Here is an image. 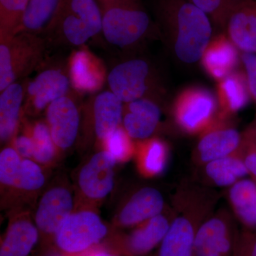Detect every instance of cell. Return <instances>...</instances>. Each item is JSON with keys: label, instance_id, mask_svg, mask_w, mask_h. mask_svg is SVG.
<instances>
[{"label": "cell", "instance_id": "484cf974", "mask_svg": "<svg viewBox=\"0 0 256 256\" xmlns=\"http://www.w3.org/2000/svg\"><path fill=\"white\" fill-rule=\"evenodd\" d=\"M228 200L237 218L249 230L256 229V182L244 178L230 188Z\"/></svg>", "mask_w": 256, "mask_h": 256}, {"label": "cell", "instance_id": "d4e9b609", "mask_svg": "<svg viewBox=\"0 0 256 256\" xmlns=\"http://www.w3.org/2000/svg\"><path fill=\"white\" fill-rule=\"evenodd\" d=\"M62 2L63 0H28L18 33L26 32L45 38Z\"/></svg>", "mask_w": 256, "mask_h": 256}, {"label": "cell", "instance_id": "60d3db41", "mask_svg": "<svg viewBox=\"0 0 256 256\" xmlns=\"http://www.w3.org/2000/svg\"><path fill=\"white\" fill-rule=\"evenodd\" d=\"M54 256H73L68 255V254H63V252H62V254H58V255H55Z\"/></svg>", "mask_w": 256, "mask_h": 256}, {"label": "cell", "instance_id": "9a60e30c", "mask_svg": "<svg viewBox=\"0 0 256 256\" xmlns=\"http://www.w3.org/2000/svg\"><path fill=\"white\" fill-rule=\"evenodd\" d=\"M67 63L72 89L78 94H96L107 82L102 62L84 46L73 52Z\"/></svg>", "mask_w": 256, "mask_h": 256}, {"label": "cell", "instance_id": "83f0119b", "mask_svg": "<svg viewBox=\"0 0 256 256\" xmlns=\"http://www.w3.org/2000/svg\"><path fill=\"white\" fill-rule=\"evenodd\" d=\"M137 151L138 166L144 176H156L164 171L169 158V148L164 141L156 138L139 141Z\"/></svg>", "mask_w": 256, "mask_h": 256}, {"label": "cell", "instance_id": "603a6c76", "mask_svg": "<svg viewBox=\"0 0 256 256\" xmlns=\"http://www.w3.org/2000/svg\"><path fill=\"white\" fill-rule=\"evenodd\" d=\"M0 139L6 142L15 137L24 101L25 82L11 84L0 92Z\"/></svg>", "mask_w": 256, "mask_h": 256}, {"label": "cell", "instance_id": "d6986e66", "mask_svg": "<svg viewBox=\"0 0 256 256\" xmlns=\"http://www.w3.org/2000/svg\"><path fill=\"white\" fill-rule=\"evenodd\" d=\"M239 52L226 34H220L210 40L200 60L205 72L218 82L235 72L240 62Z\"/></svg>", "mask_w": 256, "mask_h": 256}, {"label": "cell", "instance_id": "e0dca14e", "mask_svg": "<svg viewBox=\"0 0 256 256\" xmlns=\"http://www.w3.org/2000/svg\"><path fill=\"white\" fill-rule=\"evenodd\" d=\"M172 220L161 214L143 222L130 234L119 239L116 250L126 256L146 255L161 244Z\"/></svg>", "mask_w": 256, "mask_h": 256}, {"label": "cell", "instance_id": "8992f818", "mask_svg": "<svg viewBox=\"0 0 256 256\" xmlns=\"http://www.w3.org/2000/svg\"><path fill=\"white\" fill-rule=\"evenodd\" d=\"M107 84L109 90L124 104L159 96L154 69L142 58H128L114 64L108 73Z\"/></svg>", "mask_w": 256, "mask_h": 256}, {"label": "cell", "instance_id": "5bb4252c", "mask_svg": "<svg viewBox=\"0 0 256 256\" xmlns=\"http://www.w3.org/2000/svg\"><path fill=\"white\" fill-rule=\"evenodd\" d=\"M92 134L104 141L109 134L122 126L124 104L109 90L96 92L86 106Z\"/></svg>", "mask_w": 256, "mask_h": 256}, {"label": "cell", "instance_id": "52a82bcc", "mask_svg": "<svg viewBox=\"0 0 256 256\" xmlns=\"http://www.w3.org/2000/svg\"><path fill=\"white\" fill-rule=\"evenodd\" d=\"M30 80L25 82L23 111L38 114L54 101L72 92L68 63L47 58Z\"/></svg>", "mask_w": 256, "mask_h": 256}, {"label": "cell", "instance_id": "ffe728a7", "mask_svg": "<svg viewBox=\"0 0 256 256\" xmlns=\"http://www.w3.org/2000/svg\"><path fill=\"white\" fill-rule=\"evenodd\" d=\"M226 30L240 52L256 54V0H244L238 5L229 16Z\"/></svg>", "mask_w": 256, "mask_h": 256}, {"label": "cell", "instance_id": "f1b7e54d", "mask_svg": "<svg viewBox=\"0 0 256 256\" xmlns=\"http://www.w3.org/2000/svg\"><path fill=\"white\" fill-rule=\"evenodd\" d=\"M28 0H0V41L18 33Z\"/></svg>", "mask_w": 256, "mask_h": 256}, {"label": "cell", "instance_id": "4316f807", "mask_svg": "<svg viewBox=\"0 0 256 256\" xmlns=\"http://www.w3.org/2000/svg\"><path fill=\"white\" fill-rule=\"evenodd\" d=\"M204 166L207 178L218 186H232L249 174L242 150L235 154L214 160Z\"/></svg>", "mask_w": 256, "mask_h": 256}, {"label": "cell", "instance_id": "7c38bea8", "mask_svg": "<svg viewBox=\"0 0 256 256\" xmlns=\"http://www.w3.org/2000/svg\"><path fill=\"white\" fill-rule=\"evenodd\" d=\"M76 94L77 92L72 90L52 102L45 110L46 122L54 142L62 150L73 146L78 136L80 114Z\"/></svg>", "mask_w": 256, "mask_h": 256}, {"label": "cell", "instance_id": "6da1fadb", "mask_svg": "<svg viewBox=\"0 0 256 256\" xmlns=\"http://www.w3.org/2000/svg\"><path fill=\"white\" fill-rule=\"evenodd\" d=\"M160 23L178 60H200L212 35L210 16L188 0H159Z\"/></svg>", "mask_w": 256, "mask_h": 256}, {"label": "cell", "instance_id": "277c9868", "mask_svg": "<svg viewBox=\"0 0 256 256\" xmlns=\"http://www.w3.org/2000/svg\"><path fill=\"white\" fill-rule=\"evenodd\" d=\"M102 34V15L97 0H63L45 38L66 46H84Z\"/></svg>", "mask_w": 256, "mask_h": 256}, {"label": "cell", "instance_id": "9c48e42d", "mask_svg": "<svg viewBox=\"0 0 256 256\" xmlns=\"http://www.w3.org/2000/svg\"><path fill=\"white\" fill-rule=\"evenodd\" d=\"M108 233L100 216L90 210L72 213L64 220L54 236L62 252L77 256L90 250Z\"/></svg>", "mask_w": 256, "mask_h": 256}, {"label": "cell", "instance_id": "d590c367", "mask_svg": "<svg viewBox=\"0 0 256 256\" xmlns=\"http://www.w3.org/2000/svg\"><path fill=\"white\" fill-rule=\"evenodd\" d=\"M234 256H256V234L246 230L238 234Z\"/></svg>", "mask_w": 256, "mask_h": 256}, {"label": "cell", "instance_id": "ba28073f", "mask_svg": "<svg viewBox=\"0 0 256 256\" xmlns=\"http://www.w3.org/2000/svg\"><path fill=\"white\" fill-rule=\"evenodd\" d=\"M173 116L178 128L190 134H201L218 119L216 97L202 86H190L174 99Z\"/></svg>", "mask_w": 256, "mask_h": 256}, {"label": "cell", "instance_id": "ab89813d", "mask_svg": "<svg viewBox=\"0 0 256 256\" xmlns=\"http://www.w3.org/2000/svg\"><path fill=\"white\" fill-rule=\"evenodd\" d=\"M250 126H252V128H255L256 129V114L255 116V118H254V121L252 122V124H250Z\"/></svg>", "mask_w": 256, "mask_h": 256}, {"label": "cell", "instance_id": "f546056e", "mask_svg": "<svg viewBox=\"0 0 256 256\" xmlns=\"http://www.w3.org/2000/svg\"><path fill=\"white\" fill-rule=\"evenodd\" d=\"M30 132L34 148L33 159L42 164L50 162L54 158L58 148L54 142L46 122H36Z\"/></svg>", "mask_w": 256, "mask_h": 256}, {"label": "cell", "instance_id": "7402d4cb", "mask_svg": "<svg viewBox=\"0 0 256 256\" xmlns=\"http://www.w3.org/2000/svg\"><path fill=\"white\" fill-rule=\"evenodd\" d=\"M216 98L220 118L230 119L247 106L252 98L242 70H236L218 82Z\"/></svg>", "mask_w": 256, "mask_h": 256}, {"label": "cell", "instance_id": "8fae6325", "mask_svg": "<svg viewBox=\"0 0 256 256\" xmlns=\"http://www.w3.org/2000/svg\"><path fill=\"white\" fill-rule=\"evenodd\" d=\"M242 134L230 119H218L200 134L194 158L197 164L204 165L214 160L235 154L242 150Z\"/></svg>", "mask_w": 256, "mask_h": 256}, {"label": "cell", "instance_id": "44dd1931", "mask_svg": "<svg viewBox=\"0 0 256 256\" xmlns=\"http://www.w3.org/2000/svg\"><path fill=\"white\" fill-rule=\"evenodd\" d=\"M164 207V198L158 190L141 188L130 198L120 212L118 224L122 227L136 226L161 214Z\"/></svg>", "mask_w": 256, "mask_h": 256}, {"label": "cell", "instance_id": "7a4b0ae2", "mask_svg": "<svg viewBox=\"0 0 256 256\" xmlns=\"http://www.w3.org/2000/svg\"><path fill=\"white\" fill-rule=\"evenodd\" d=\"M214 200L210 194L197 188L178 193L175 205L180 214L172 220L158 256H193L197 230L210 216Z\"/></svg>", "mask_w": 256, "mask_h": 256}, {"label": "cell", "instance_id": "4dcf8cb0", "mask_svg": "<svg viewBox=\"0 0 256 256\" xmlns=\"http://www.w3.org/2000/svg\"><path fill=\"white\" fill-rule=\"evenodd\" d=\"M206 13L212 22L225 28L232 12L244 0H188Z\"/></svg>", "mask_w": 256, "mask_h": 256}, {"label": "cell", "instance_id": "f35d334b", "mask_svg": "<svg viewBox=\"0 0 256 256\" xmlns=\"http://www.w3.org/2000/svg\"><path fill=\"white\" fill-rule=\"evenodd\" d=\"M86 256H126L116 250H108L106 248L95 249L92 252H88Z\"/></svg>", "mask_w": 256, "mask_h": 256}, {"label": "cell", "instance_id": "5b68a950", "mask_svg": "<svg viewBox=\"0 0 256 256\" xmlns=\"http://www.w3.org/2000/svg\"><path fill=\"white\" fill-rule=\"evenodd\" d=\"M46 38L26 32L0 41V92L21 82L47 60Z\"/></svg>", "mask_w": 256, "mask_h": 256}, {"label": "cell", "instance_id": "836d02e7", "mask_svg": "<svg viewBox=\"0 0 256 256\" xmlns=\"http://www.w3.org/2000/svg\"><path fill=\"white\" fill-rule=\"evenodd\" d=\"M22 158L14 148H4L0 153V182L2 184L13 188Z\"/></svg>", "mask_w": 256, "mask_h": 256}, {"label": "cell", "instance_id": "30bf717a", "mask_svg": "<svg viewBox=\"0 0 256 256\" xmlns=\"http://www.w3.org/2000/svg\"><path fill=\"white\" fill-rule=\"evenodd\" d=\"M238 236L230 214L218 210L198 227L193 256H234Z\"/></svg>", "mask_w": 256, "mask_h": 256}, {"label": "cell", "instance_id": "8d00e7d4", "mask_svg": "<svg viewBox=\"0 0 256 256\" xmlns=\"http://www.w3.org/2000/svg\"><path fill=\"white\" fill-rule=\"evenodd\" d=\"M13 148L24 159H33L34 148L30 132L15 136L12 139Z\"/></svg>", "mask_w": 256, "mask_h": 256}, {"label": "cell", "instance_id": "74e56055", "mask_svg": "<svg viewBox=\"0 0 256 256\" xmlns=\"http://www.w3.org/2000/svg\"><path fill=\"white\" fill-rule=\"evenodd\" d=\"M244 139V138H242ZM242 154L249 174L256 182V149L248 143L242 140Z\"/></svg>", "mask_w": 256, "mask_h": 256}, {"label": "cell", "instance_id": "3957f363", "mask_svg": "<svg viewBox=\"0 0 256 256\" xmlns=\"http://www.w3.org/2000/svg\"><path fill=\"white\" fill-rule=\"evenodd\" d=\"M106 41L121 50L139 45L150 35L154 23L140 0H97Z\"/></svg>", "mask_w": 256, "mask_h": 256}, {"label": "cell", "instance_id": "4fadbf2b", "mask_svg": "<svg viewBox=\"0 0 256 256\" xmlns=\"http://www.w3.org/2000/svg\"><path fill=\"white\" fill-rule=\"evenodd\" d=\"M73 207V197L66 188L56 186L48 190L42 197L35 216L40 234L54 239L62 224L72 214Z\"/></svg>", "mask_w": 256, "mask_h": 256}, {"label": "cell", "instance_id": "e575fe53", "mask_svg": "<svg viewBox=\"0 0 256 256\" xmlns=\"http://www.w3.org/2000/svg\"><path fill=\"white\" fill-rule=\"evenodd\" d=\"M240 63L245 74L250 98L256 102V54L240 53Z\"/></svg>", "mask_w": 256, "mask_h": 256}, {"label": "cell", "instance_id": "2e32d148", "mask_svg": "<svg viewBox=\"0 0 256 256\" xmlns=\"http://www.w3.org/2000/svg\"><path fill=\"white\" fill-rule=\"evenodd\" d=\"M116 162L106 150L96 153L80 170L78 184L88 198L100 200L112 191Z\"/></svg>", "mask_w": 256, "mask_h": 256}, {"label": "cell", "instance_id": "ac0fdd59", "mask_svg": "<svg viewBox=\"0 0 256 256\" xmlns=\"http://www.w3.org/2000/svg\"><path fill=\"white\" fill-rule=\"evenodd\" d=\"M160 119L158 98H144L124 104L122 126L132 140L150 138L159 127Z\"/></svg>", "mask_w": 256, "mask_h": 256}, {"label": "cell", "instance_id": "d6a6232c", "mask_svg": "<svg viewBox=\"0 0 256 256\" xmlns=\"http://www.w3.org/2000/svg\"><path fill=\"white\" fill-rule=\"evenodd\" d=\"M44 182L45 176L40 165L31 159L22 158L13 188L24 191H36Z\"/></svg>", "mask_w": 256, "mask_h": 256}, {"label": "cell", "instance_id": "1f68e13d", "mask_svg": "<svg viewBox=\"0 0 256 256\" xmlns=\"http://www.w3.org/2000/svg\"><path fill=\"white\" fill-rule=\"evenodd\" d=\"M105 150L116 162L126 161L134 151L132 139L122 126L118 128L102 141Z\"/></svg>", "mask_w": 256, "mask_h": 256}, {"label": "cell", "instance_id": "cb8c5ba5", "mask_svg": "<svg viewBox=\"0 0 256 256\" xmlns=\"http://www.w3.org/2000/svg\"><path fill=\"white\" fill-rule=\"evenodd\" d=\"M40 232L36 224L26 218L12 222L0 246V256H28L38 242Z\"/></svg>", "mask_w": 256, "mask_h": 256}]
</instances>
